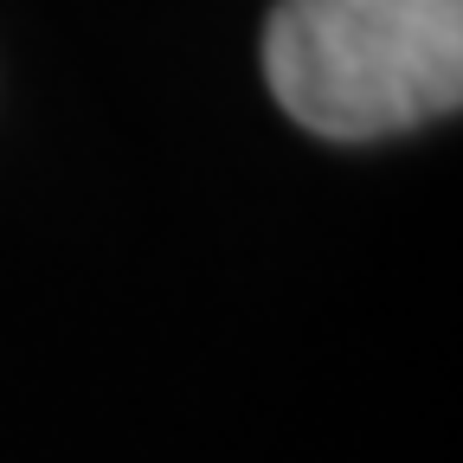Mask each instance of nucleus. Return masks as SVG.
Instances as JSON below:
<instances>
[{
    "label": "nucleus",
    "instance_id": "f257e3e1",
    "mask_svg": "<svg viewBox=\"0 0 463 463\" xmlns=\"http://www.w3.org/2000/svg\"><path fill=\"white\" fill-rule=\"evenodd\" d=\"M270 97L309 136L380 142L463 103V0H277Z\"/></svg>",
    "mask_w": 463,
    "mask_h": 463
}]
</instances>
